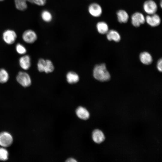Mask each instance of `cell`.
I'll return each instance as SVG.
<instances>
[{
	"label": "cell",
	"instance_id": "277c9868",
	"mask_svg": "<svg viewBox=\"0 0 162 162\" xmlns=\"http://www.w3.org/2000/svg\"><path fill=\"white\" fill-rule=\"evenodd\" d=\"M88 11L91 16L98 18L101 15L103 10L100 4L96 2H92L88 5Z\"/></svg>",
	"mask_w": 162,
	"mask_h": 162
},
{
	"label": "cell",
	"instance_id": "484cf974",
	"mask_svg": "<svg viewBox=\"0 0 162 162\" xmlns=\"http://www.w3.org/2000/svg\"><path fill=\"white\" fill-rule=\"evenodd\" d=\"M66 161L68 162H76L77 161L74 158H70L67 159Z\"/></svg>",
	"mask_w": 162,
	"mask_h": 162
},
{
	"label": "cell",
	"instance_id": "3957f363",
	"mask_svg": "<svg viewBox=\"0 0 162 162\" xmlns=\"http://www.w3.org/2000/svg\"><path fill=\"white\" fill-rule=\"evenodd\" d=\"M18 82L24 87L29 86L31 84L32 81L29 75L24 71H20L16 76Z\"/></svg>",
	"mask_w": 162,
	"mask_h": 162
},
{
	"label": "cell",
	"instance_id": "2e32d148",
	"mask_svg": "<svg viewBox=\"0 0 162 162\" xmlns=\"http://www.w3.org/2000/svg\"><path fill=\"white\" fill-rule=\"evenodd\" d=\"M118 22L120 23H126L128 21L129 16L128 13L124 10H118L116 12Z\"/></svg>",
	"mask_w": 162,
	"mask_h": 162
},
{
	"label": "cell",
	"instance_id": "4316f807",
	"mask_svg": "<svg viewBox=\"0 0 162 162\" xmlns=\"http://www.w3.org/2000/svg\"><path fill=\"white\" fill-rule=\"evenodd\" d=\"M27 2L33 4V0H26Z\"/></svg>",
	"mask_w": 162,
	"mask_h": 162
},
{
	"label": "cell",
	"instance_id": "cb8c5ba5",
	"mask_svg": "<svg viewBox=\"0 0 162 162\" xmlns=\"http://www.w3.org/2000/svg\"><path fill=\"white\" fill-rule=\"evenodd\" d=\"M47 0H33V4L40 6H44L46 3Z\"/></svg>",
	"mask_w": 162,
	"mask_h": 162
},
{
	"label": "cell",
	"instance_id": "83f0119b",
	"mask_svg": "<svg viewBox=\"0 0 162 162\" xmlns=\"http://www.w3.org/2000/svg\"><path fill=\"white\" fill-rule=\"evenodd\" d=\"M162 0H161L160 2V6L161 7V8H162Z\"/></svg>",
	"mask_w": 162,
	"mask_h": 162
},
{
	"label": "cell",
	"instance_id": "603a6c76",
	"mask_svg": "<svg viewBox=\"0 0 162 162\" xmlns=\"http://www.w3.org/2000/svg\"><path fill=\"white\" fill-rule=\"evenodd\" d=\"M16 49L17 53L20 54H24L26 52L25 47L20 43H18L16 45Z\"/></svg>",
	"mask_w": 162,
	"mask_h": 162
},
{
	"label": "cell",
	"instance_id": "44dd1931",
	"mask_svg": "<svg viewBox=\"0 0 162 162\" xmlns=\"http://www.w3.org/2000/svg\"><path fill=\"white\" fill-rule=\"evenodd\" d=\"M9 79V75L7 71L4 68H0V83L6 82Z\"/></svg>",
	"mask_w": 162,
	"mask_h": 162
},
{
	"label": "cell",
	"instance_id": "30bf717a",
	"mask_svg": "<svg viewBox=\"0 0 162 162\" xmlns=\"http://www.w3.org/2000/svg\"><path fill=\"white\" fill-rule=\"evenodd\" d=\"M161 21L160 16L156 13L148 15L145 17V22L152 27H156L159 26Z\"/></svg>",
	"mask_w": 162,
	"mask_h": 162
},
{
	"label": "cell",
	"instance_id": "d4e9b609",
	"mask_svg": "<svg viewBox=\"0 0 162 162\" xmlns=\"http://www.w3.org/2000/svg\"><path fill=\"white\" fill-rule=\"evenodd\" d=\"M162 59L160 58L159 60L157 63V69L160 72L162 71Z\"/></svg>",
	"mask_w": 162,
	"mask_h": 162
},
{
	"label": "cell",
	"instance_id": "ffe728a7",
	"mask_svg": "<svg viewBox=\"0 0 162 162\" xmlns=\"http://www.w3.org/2000/svg\"><path fill=\"white\" fill-rule=\"evenodd\" d=\"M14 4L16 8L20 11L25 10L28 7L26 0H14Z\"/></svg>",
	"mask_w": 162,
	"mask_h": 162
},
{
	"label": "cell",
	"instance_id": "9a60e30c",
	"mask_svg": "<svg viewBox=\"0 0 162 162\" xmlns=\"http://www.w3.org/2000/svg\"><path fill=\"white\" fill-rule=\"evenodd\" d=\"M96 27L98 32L101 34H106L109 30L108 24L103 21H100L97 22Z\"/></svg>",
	"mask_w": 162,
	"mask_h": 162
},
{
	"label": "cell",
	"instance_id": "5bb4252c",
	"mask_svg": "<svg viewBox=\"0 0 162 162\" xmlns=\"http://www.w3.org/2000/svg\"><path fill=\"white\" fill-rule=\"evenodd\" d=\"M106 36L107 39L109 40H113L116 42H119L121 39L119 33L114 29L109 30L106 34Z\"/></svg>",
	"mask_w": 162,
	"mask_h": 162
},
{
	"label": "cell",
	"instance_id": "7a4b0ae2",
	"mask_svg": "<svg viewBox=\"0 0 162 162\" xmlns=\"http://www.w3.org/2000/svg\"><path fill=\"white\" fill-rule=\"evenodd\" d=\"M37 68L39 72L46 73H51L54 69V66L51 61L42 58L39 59L38 61Z\"/></svg>",
	"mask_w": 162,
	"mask_h": 162
},
{
	"label": "cell",
	"instance_id": "7402d4cb",
	"mask_svg": "<svg viewBox=\"0 0 162 162\" xmlns=\"http://www.w3.org/2000/svg\"><path fill=\"white\" fill-rule=\"evenodd\" d=\"M8 153L5 148H0V160L5 161L8 159Z\"/></svg>",
	"mask_w": 162,
	"mask_h": 162
},
{
	"label": "cell",
	"instance_id": "ba28073f",
	"mask_svg": "<svg viewBox=\"0 0 162 162\" xmlns=\"http://www.w3.org/2000/svg\"><path fill=\"white\" fill-rule=\"evenodd\" d=\"M145 22V17L142 13L137 12L132 15L131 22L135 27H138Z\"/></svg>",
	"mask_w": 162,
	"mask_h": 162
},
{
	"label": "cell",
	"instance_id": "f1b7e54d",
	"mask_svg": "<svg viewBox=\"0 0 162 162\" xmlns=\"http://www.w3.org/2000/svg\"><path fill=\"white\" fill-rule=\"evenodd\" d=\"M4 0H0V1L2 2L4 1Z\"/></svg>",
	"mask_w": 162,
	"mask_h": 162
},
{
	"label": "cell",
	"instance_id": "8992f818",
	"mask_svg": "<svg viewBox=\"0 0 162 162\" xmlns=\"http://www.w3.org/2000/svg\"><path fill=\"white\" fill-rule=\"evenodd\" d=\"M144 11L148 15L156 13L158 10L156 3L153 0H147L144 3L143 5Z\"/></svg>",
	"mask_w": 162,
	"mask_h": 162
},
{
	"label": "cell",
	"instance_id": "52a82bcc",
	"mask_svg": "<svg viewBox=\"0 0 162 162\" xmlns=\"http://www.w3.org/2000/svg\"><path fill=\"white\" fill-rule=\"evenodd\" d=\"M22 38L23 41L26 43L32 44L37 40L38 36L34 31L29 29L25 30L23 32Z\"/></svg>",
	"mask_w": 162,
	"mask_h": 162
},
{
	"label": "cell",
	"instance_id": "d6986e66",
	"mask_svg": "<svg viewBox=\"0 0 162 162\" xmlns=\"http://www.w3.org/2000/svg\"><path fill=\"white\" fill-rule=\"evenodd\" d=\"M140 58L141 62L146 65L150 64L152 61V56L150 53L146 52H144L140 53Z\"/></svg>",
	"mask_w": 162,
	"mask_h": 162
},
{
	"label": "cell",
	"instance_id": "7c38bea8",
	"mask_svg": "<svg viewBox=\"0 0 162 162\" xmlns=\"http://www.w3.org/2000/svg\"><path fill=\"white\" fill-rule=\"evenodd\" d=\"M92 138L94 142L97 143H100L104 140L105 137L101 130L96 129L92 132Z\"/></svg>",
	"mask_w": 162,
	"mask_h": 162
},
{
	"label": "cell",
	"instance_id": "4fadbf2b",
	"mask_svg": "<svg viewBox=\"0 0 162 162\" xmlns=\"http://www.w3.org/2000/svg\"><path fill=\"white\" fill-rule=\"evenodd\" d=\"M76 113L79 118L83 120H87L90 116L88 111L86 108L82 106H80L78 107L76 110Z\"/></svg>",
	"mask_w": 162,
	"mask_h": 162
},
{
	"label": "cell",
	"instance_id": "ac0fdd59",
	"mask_svg": "<svg viewBox=\"0 0 162 162\" xmlns=\"http://www.w3.org/2000/svg\"><path fill=\"white\" fill-rule=\"evenodd\" d=\"M40 17L44 22L47 23L51 22L53 19V16L52 13L46 9L44 10L41 11Z\"/></svg>",
	"mask_w": 162,
	"mask_h": 162
},
{
	"label": "cell",
	"instance_id": "6da1fadb",
	"mask_svg": "<svg viewBox=\"0 0 162 162\" xmlns=\"http://www.w3.org/2000/svg\"><path fill=\"white\" fill-rule=\"evenodd\" d=\"M93 75L95 79L101 82L107 81L110 78V74L105 64L95 66L93 70Z\"/></svg>",
	"mask_w": 162,
	"mask_h": 162
},
{
	"label": "cell",
	"instance_id": "e0dca14e",
	"mask_svg": "<svg viewBox=\"0 0 162 162\" xmlns=\"http://www.w3.org/2000/svg\"><path fill=\"white\" fill-rule=\"evenodd\" d=\"M67 82L70 84L76 83L79 80L78 75L74 72L70 71L68 72L66 75Z\"/></svg>",
	"mask_w": 162,
	"mask_h": 162
},
{
	"label": "cell",
	"instance_id": "9c48e42d",
	"mask_svg": "<svg viewBox=\"0 0 162 162\" xmlns=\"http://www.w3.org/2000/svg\"><path fill=\"white\" fill-rule=\"evenodd\" d=\"M13 142V138L9 133L4 132L0 134V145L3 147L10 146Z\"/></svg>",
	"mask_w": 162,
	"mask_h": 162
},
{
	"label": "cell",
	"instance_id": "8fae6325",
	"mask_svg": "<svg viewBox=\"0 0 162 162\" xmlns=\"http://www.w3.org/2000/svg\"><path fill=\"white\" fill-rule=\"evenodd\" d=\"M19 64L23 69L26 70L30 68L31 65V58L28 55H24L21 57L19 60Z\"/></svg>",
	"mask_w": 162,
	"mask_h": 162
},
{
	"label": "cell",
	"instance_id": "5b68a950",
	"mask_svg": "<svg viewBox=\"0 0 162 162\" xmlns=\"http://www.w3.org/2000/svg\"><path fill=\"white\" fill-rule=\"evenodd\" d=\"M3 40L8 44H12L15 41L17 38V34L15 31L11 29L4 31L2 35Z\"/></svg>",
	"mask_w": 162,
	"mask_h": 162
}]
</instances>
